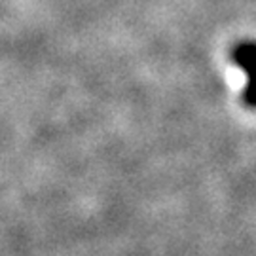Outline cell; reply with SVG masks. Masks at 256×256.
I'll list each match as a JSON object with an SVG mask.
<instances>
[{
	"label": "cell",
	"mask_w": 256,
	"mask_h": 256,
	"mask_svg": "<svg viewBox=\"0 0 256 256\" xmlns=\"http://www.w3.org/2000/svg\"><path fill=\"white\" fill-rule=\"evenodd\" d=\"M234 63L238 64L239 68H243L247 74V86L243 92V102L256 108V42H241L234 48L232 54Z\"/></svg>",
	"instance_id": "cell-1"
}]
</instances>
